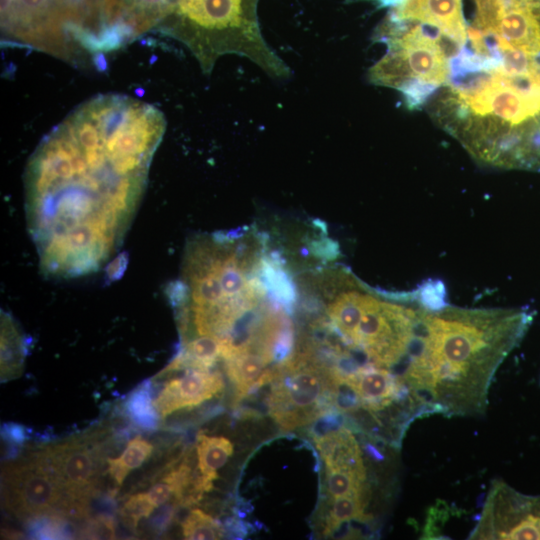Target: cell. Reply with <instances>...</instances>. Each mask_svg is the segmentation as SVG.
Listing matches in <instances>:
<instances>
[{"label": "cell", "mask_w": 540, "mask_h": 540, "mask_svg": "<svg viewBox=\"0 0 540 540\" xmlns=\"http://www.w3.org/2000/svg\"><path fill=\"white\" fill-rule=\"evenodd\" d=\"M165 129L154 105L101 94L44 136L25 169L24 201L45 276L94 274L118 253Z\"/></svg>", "instance_id": "6da1fadb"}, {"label": "cell", "mask_w": 540, "mask_h": 540, "mask_svg": "<svg viewBox=\"0 0 540 540\" xmlns=\"http://www.w3.org/2000/svg\"><path fill=\"white\" fill-rule=\"evenodd\" d=\"M533 320L527 308H463L435 317L424 357L410 384L428 415L479 416L495 374Z\"/></svg>", "instance_id": "7a4b0ae2"}, {"label": "cell", "mask_w": 540, "mask_h": 540, "mask_svg": "<svg viewBox=\"0 0 540 540\" xmlns=\"http://www.w3.org/2000/svg\"><path fill=\"white\" fill-rule=\"evenodd\" d=\"M259 0H170L156 30L184 44L204 72L229 53L250 58L267 73L286 77L288 68L267 46L257 18Z\"/></svg>", "instance_id": "3957f363"}, {"label": "cell", "mask_w": 540, "mask_h": 540, "mask_svg": "<svg viewBox=\"0 0 540 540\" xmlns=\"http://www.w3.org/2000/svg\"><path fill=\"white\" fill-rule=\"evenodd\" d=\"M99 0H1L5 41L68 57L97 27Z\"/></svg>", "instance_id": "277c9868"}, {"label": "cell", "mask_w": 540, "mask_h": 540, "mask_svg": "<svg viewBox=\"0 0 540 540\" xmlns=\"http://www.w3.org/2000/svg\"><path fill=\"white\" fill-rule=\"evenodd\" d=\"M270 383L269 415L283 430L308 425L336 409L334 369L307 345L275 368Z\"/></svg>", "instance_id": "5b68a950"}, {"label": "cell", "mask_w": 540, "mask_h": 540, "mask_svg": "<svg viewBox=\"0 0 540 540\" xmlns=\"http://www.w3.org/2000/svg\"><path fill=\"white\" fill-rule=\"evenodd\" d=\"M2 503L21 520L65 515V494L40 451L7 464L1 474Z\"/></svg>", "instance_id": "8992f818"}, {"label": "cell", "mask_w": 540, "mask_h": 540, "mask_svg": "<svg viewBox=\"0 0 540 540\" xmlns=\"http://www.w3.org/2000/svg\"><path fill=\"white\" fill-rule=\"evenodd\" d=\"M469 538L540 540V495H525L495 480Z\"/></svg>", "instance_id": "52a82bcc"}, {"label": "cell", "mask_w": 540, "mask_h": 540, "mask_svg": "<svg viewBox=\"0 0 540 540\" xmlns=\"http://www.w3.org/2000/svg\"><path fill=\"white\" fill-rule=\"evenodd\" d=\"M98 446L84 438L71 439L40 450L65 494V516L82 517L99 478Z\"/></svg>", "instance_id": "ba28073f"}, {"label": "cell", "mask_w": 540, "mask_h": 540, "mask_svg": "<svg viewBox=\"0 0 540 540\" xmlns=\"http://www.w3.org/2000/svg\"><path fill=\"white\" fill-rule=\"evenodd\" d=\"M224 389V380L217 371L186 370L183 376L168 380L153 400V405L164 419L170 414L192 408L219 395Z\"/></svg>", "instance_id": "9c48e42d"}, {"label": "cell", "mask_w": 540, "mask_h": 540, "mask_svg": "<svg viewBox=\"0 0 540 540\" xmlns=\"http://www.w3.org/2000/svg\"><path fill=\"white\" fill-rule=\"evenodd\" d=\"M387 18L435 26L463 46L467 40L461 0H399Z\"/></svg>", "instance_id": "30bf717a"}, {"label": "cell", "mask_w": 540, "mask_h": 540, "mask_svg": "<svg viewBox=\"0 0 540 540\" xmlns=\"http://www.w3.org/2000/svg\"><path fill=\"white\" fill-rule=\"evenodd\" d=\"M325 468L366 470L359 444L346 427H340L314 437Z\"/></svg>", "instance_id": "8fae6325"}, {"label": "cell", "mask_w": 540, "mask_h": 540, "mask_svg": "<svg viewBox=\"0 0 540 540\" xmlns=\"http://www.w3.org/2000/svg\"><path fill=\"white\" fill-rule=\"evenodd\" d=\"M233 444L225 437L199 433L196 440L199 484L202 491L209 492L218 478L217 471L233 454Z\"/></svg>", "instance_id": "7c38bea8"}, {"label": "cell", "mask_w": 540, "mask_h": 540, "mask_svg": "<svg viewBox=\"0 0 540 540\" xmlns=\"http://www.w3.org/2000/svg\"><path fill=\"white\" fill-rule=\"evenodd\" d=\"M25 342L13 320L2 312L1 318V381L19 377L23 369Z\"/></svg>", "instance_id": "4fadbf2b"}, {"label": "cell", "mask_w": 540, "mask_h": 540, "mask_svg": "<svg viewBox=\"0 0 540 540\" xmlns=\"http://www.w3.org/2000/svg\"><path fill=\"white\" fill-rule=\"evenodd\" d=\"M325 515L324 534L329 536L337 531L342 524L350 521H367L371 518L366 514L367 498L346 496L329 500Z\"/></svg>", "instance_id": "5bb4252c"}, {"label": "cell", "mask_w": 540, "mask_h": 540, "mask_svg": "<svg viewBox=\"0 0 540 540\" xmlns=\"http://www.w3.org/2000/svg\"><path fill=\"white\" fill-rule=\"evenodd\" d=\"M152 451L151 443L136 436L128 442L120 457L107 459L110 476L118 486H121L129 472L141 466Z\"/></svg>", "instance_id": "9a60e30c"}, {"label": "cell", "mask_w": 540, "mask_h": 540, "mask_svg": "<svg viewBox=\"0 0 540 540\" xmlns=\"http://www.w3.org/2000/svg\"><path fill=\"white\" fill-rule=\"evenodd\" d=\"M125 409L135 424L146 430L156 428L159 415L151 399L150 381L143 382L129 395Z\"/></svg>", "instance_id": "2e32d148"}, {"label": "cell", "mask_w": 540, "mask_h": 540, "mask_svg": "<svg viewBox=\"0 0 540 540\" xmlns=\"http://www.w3.org/2000/svg\"><path fill=\"white\" fill-rule=\"evenodd\" d=\"M185 539L215 540L223 537V528L210 515L200 509H193L181 523Z\"/></svg>", "instance_id": "e0dca14e"}, {"label": "cell", "mask_w": 540, "mask_h": 540, "mask_svg": "<svg viewBox=\"0 0 540 540\" xmlns=\"http://www.w3.org/2000/svg\"><path fill=\"white\" fill-rule=\"evenodd\" d=\"M156 507L148 493H137L125 501L120 514L125 524L135 530L139 521L148 518Z\"/></svg>", "instance_id": "ac0fdd59"}, {"label": "cell", "mask_w": 540, "mask_h": 540, "mask_svg": "<svg viewBox=\"0 0 540 540\" xmlns=\"http://www.w3.org/2000/svg\"><path fill=\"white\" fill-rule=\"evenodd\" d=\"M147 493L152 502L158 507L165 504L172 496H175V489L171 482L163 478L153 485Z\"/></svg>", "instance_id": "d6986e66"}, {"label": "cell", "mask_w": 540, "mask_h": 540, "mask_svg": "<svg viewBox=\"0 0 540 540\" xmlns=\"http://www.w3.org/2000/svg\"><path fill=\"white\" fill-rule=\"evenodd\" d=\"M2 435L10 441L20 443L24 440V431L21 426L16 424L4 425Z\"/></svg>", "instance_id": "ffe728a7"}]
</instances>
